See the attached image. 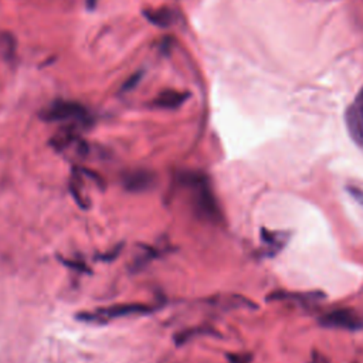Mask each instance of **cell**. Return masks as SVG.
<instances>
[{"instance_id":"6","label":"cell","mask_w":363,"mask_h":363,"mask_svg":"<svg viewBox=\"0 0 363 363\" xmlns=\"http://www.w3.org/2000/svg\"><path fill=\"white\" fill-rule=\"evenodd\" d=\"M155 174L147 170H135L123 176V187L129 191H145L153 186Z\"/></svg>"},{"instance_id":"3","label":"cell","mask_w":363,"mask_h":363,"mask_svg":"<svg viewBox=\"0 0 363 363\" xmlns=\"http://www.w3.org/2000/svg\"><path fill=\"white\" fill-rule=\"evenodd\" d=\"M40 116L45 122H71L78 125L88 121V111L74 101H54L41 111Z\"/></svg>"},{"instance_id":"4","label":"cell","mask_w":363,"mask_h":363,"mask_svg":"<svg viewBox=\"0 0 363 363\" xmlns=\"http://www.w3.org/2000/svg\"><path fill=\"white\" fill-rule=\"evenodd\" d=\"M345 123L350 139L359 147H363V86L346 108Z\"/></svg>"},{"instance_id":"2","label":"cell","mask_w":363,"mask_h":363,"mask_svg":"<svg viewBox=\"0 0 363 363\" xmlns=\"http://www.w3.org/2000/svg\"><path fill=\"white\" fill-rule=\"evenodd\" d=\"M156 311L155 306L146 305V303H116L111 306H104L98 308L95 311H88V312H81L77 315V319L88 323H98L104 325L108 323L109 320L118 319V318H125V316H133V315H147Z\"/></svg>"},{"instance_id":"11","label":"cell","mask_w":363,"mask_h":363,"mask_svg":"<svg viewBox=\"0 0 363 363\" xmlns=\"http://www.w3.org/2000/svg\"><path fill=\"white\" fill-rule=\"evenodd\" d=\"M230 363H250L251 356L250 354H228Z\"/></svg>"},{"instance_id":"1","label":"cell","mask_w":363,"mask_h":363,"mask_svg":"<svg viewBox=\"0 0 363 363\" xmlns=\"http://www.w3.org/2000/svg\"><path fill=\"white\" fill-rule=\"evenodd\" d=\"M182 182L191 190L193 207L199 216L208 220H218L220 211L206 174L199 172H187L182 174Z\"/></svg>"},{"instance_id":"10","label":"cell","mask_w":363,"mask_h":363,"mask_svg":"<svg viewBox=\"0 0 363 363\" xmlns=\"http://www.w3.org/2000/svg\"><path fill=\"white\" fill-rule=\"evenodd\" d=\"M346 190H347V193L352 196V199H353L354 201H357V203L363 207V190L359 189V187H356V186H347Z\"/></svg>"},{"instance_id":"9","label":"cell","mask_w":363,"mask_h":363,"mask_svg":"<svg viewBox=\"0 0 363 363\" xmlns=\"http://www.w3.org/2000/svg\"><path fill=\"white\" fill-rule=\"evenodd\" d=\"M145 17L157 27H170L177 20V13L170 7H157L145 10Z\"/></svg>"},{"instance_id":"7","label":"cell","mask_w":363,"mask_h":363,"mask_svg":"<svg viewBox=\"0 0 363 363\" xmlns=\"http://www.w3.org/2000/svg\"><path fill=\"white\" fill-rule=\"evenodd\" d=\"M187 98H189L187 92L166 89V91L159 92L156 95V98H153L152 105L155 108H160V109H174V108L182 106Z\"/></svg>"},{"instance_id":"5","label":"cell","mask_w":363,"mask_h":363,"mask_svg":"<svg viewBox=\"0 0 363 363\" xmlns=\"http://www.w3.org/2000/svg\"><path fill=\"white\" fill-rule=\"evenodd\" d=\"M319 323L325 328L357 330L363 328V319L352 309H337L328 312L319 318Z\"/></svg>"},{"instance_id":"12","label":"cell","mask_w":363,"mask_h":363,"mask_svg":"<svg viewBox=\"0 0 363 363\" xmlns=\"http://www.w3.org/2000/svg\"><path fill=\"white\" fill-rule=\"evenodd\" d=\"M323 359H325V357H323V356H320V354H318V356H315V357H313V363H320V362H322V360H323Z\"/></svg>"},{"instance_id":"8","label":"cell","mask_w":363,"mask_h":363,"mask_svg":"<svg viewBox=\"0 0 363 363\" xmlns=\"http://www.w3.org/2000/svg\"><path fill=\"white\" fill-rule=\"evenodd\" d=\"M289 235L282 231H269L267 228L261 230V241L267 247L268 257H274L278 254L286 244Z\"/></svg>"}]
</instances>
